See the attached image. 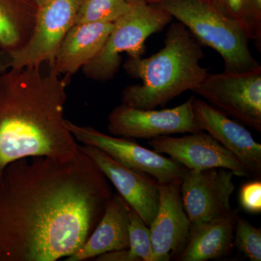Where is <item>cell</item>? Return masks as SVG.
<instances>
[{
    "label": "cell",
    "mask_w": 261,
    "mask_h": 261,
    "mask_svg": "<svg viewBox=\"0 0 261 261\" xmlns=\"http://www.w3.org/2000/svg\"><path fill=\"white\" fill-rule=\"evenodd\" d=\"M250 5L254 20L261 28V0H250Z\"/></svg>",
    "instance_id": "d4e9b609"
},
{
    "label": "cell",
    "mask_w": 261,
    "mask_h": 261,
    "mask_svg": "<svg viewBox=\"0 0 261 261\" xmlns=\"http://www.w3.org/2000/svg\"><path fill=\"white\" fill-rule=\"evenodd\" d=\"M39 7L33 0H0V49L23 47L31 37Z\"/></svg>",
    "instance_id": "ac0fdd59"
},
{
    "label": "cell",
    "mask_w": 261,
    "mask_h": 261,
    "mask_svg": "<svg viewBox=\"0 0 261 261\" xmlns=\"http://www.w3.org/2000/svg\"><path fill=\"white\" fill-rule=\"evenodd\" d=\"M66 85L49 65L0 73V183L19 159H65L78 152L64 116Z\"/></svg>",
    "instance_id": "7a4b0ae2"
},
{
    "label": "cell",
    "mask_w": 261,
    "mask_h": 261,
    "mask_svg": "<svg viewBox=\"0 0 261 261\" xmlns=\"http://www.w3.org/2000/svg\"><path fill=\"white\" fill-rule=\"evenodd\" d=\"M132 6L126 0H82L75 24L113 23Z\"/></svg>",
    "instance_id": "d6986e66"
},
{
    "label": "cell",
    "mask_w": 261,
    "mask_h": 261,
    "mask_svg": "<svg viewBox=\"0 0 261 261\" xmlns=\"http://www.w3.org/2000/svg\"><path fill=\"white\" fill-rule=\"evenodd\" d=\"M128 238V250L134 261H154L149 227L132 208L129 212Z\"/></svg>",
    "instance_id": "44dd1931"
},
{
    "label": "cell",
    "mask_w": 261,
    "mask_h": 261,
    "mask_svg": "<svg viewBox=\"0 0 261 261\" xmlns=\"http://www.w3.org/2000/svg\"><path fill=\"white\" fill-rule=\"evenodd\" d=\"M158 5L183 23L199 42L219 53L224 72L245 73L261 68L250 51L245 29L208 2L174 0Z\"/></svg>",
    "instance_id": "277c9868"
},
{
    "label": "cell",
    "mask_w": 261,
    "mask_h": 261,
    "mask_svg": "<svg viewBox=\"0 0 261 261\" xmlns=\"http://www.w3.org/2000/svg\"><path fill=\"white\" fill-rule=\"evenodd\" d=\"M130 207L118 193L111 196L102 219L87 241L66 261H83L129 247L128 224Z\"/></svg>",
    "instance_id": "9a60e30c"
},
{
    "label": "cell",
    "mask_w": 261,
    "mask_h": 261,
    "mask_svg": "<svg viewBox=\"0 0 261 261\" xmlns=\"http://www.w3.org/2000/svg\"><path fill=\"white\" fill-rule=\"evenodd\" d=\"M148 145L152 150L168 154L187 169L225 168L239 177L250 176L247 168L230 151L202 130L181 137L161 136L152 139Z\"/></svg>",
    "instance_id": "8fae6325"
},
{
    "label": "cell",
    "mask_w": 261,
    "mask_h": 261,
    "mask_svg": "<svg viewBox=\"0 0 261 261\" xmlns=\"http://www.w3.org/2000/svg\"><path fill=\"white\" fill-rule=\"evenodd\" d=\"M240 205L250 214L261 212V181L260 180L247 182L240 192Z\"/></svg>",
    "instance_id": "603a6c76"
},
{
    "label": "cell",
    "mask_w": 261,
    "mask_h": 261,
    "mask_svg": "<svg viewBox=\"0 0 261 261\" xmlns=\"http://www.w3.org/2000/svg\"><path fill=\"white\" fill-rule=\"evenodd\" d=\"M237 216L233 211L219 219L191 224L186 246L176 260L207 261L227 256L233 247Z\"/></svg>",
    "instance_id": "e0dca14e"
},
{
    "label": "cell",
    "mask_w": 261,
    "mask_h": 261,
    "mask_svg": "<svg viewBox=\"0 0 261 261\" xmlns=\"http://www.w3.org/2000/svg\"><path fill=\"white\" fill-rule=\"evenodd\" d=\"M67 125L75 140L101 149L125 167L147 175L161 185L182 179L188 170L171 158L126 138L111 137L92 127L80 126L68 120Z\"/></svg>",
    "instance_id": "ba28073f"
},
{
    "label": "cell",
    "mask_w": 261,
    "mask_h": 261,
    "mask_svg": "<svg viewBox=\"0 0 261 261\" xmlns=\"http://www.w3.org/2000/svg\"><path fill=\"white\" fill-rule=\"evenodd\" d=\"M95 260L98 261H134L130 255L129 250H116V251L108 252L102 254L96 257Z\"/></svg>",
    "instance_id": "cb8c5ba5"
},
{
    "label": "cell",
    "mask_w": 261,
    "mask_h": 261,
    "mask_svg": "<svg viewBox=\"0 0 261 261\" xmlns=\"http://www.w3.org/2000/svg\"><path fill=\"white\" fill-rule=\"evenodd\" d=\"M112 190L79 147L69 159L23 158L0 183V261H56L79 250L102 219Z\"/></svg>",
    "instance_id": "6da1fadb"
},
{
    "label": "cell",
    "mask_w": 261,
    "mask_h": 261,
    "mask_svg": "<svg viewBox=\"0 0 261 261\" xmlns=\"http://www.w3.org/2000/svg\"><path fill=\"white\" fill-rule=\"evenodd\" d=\"M82 0H50L38 10L31 37L20 49H0V73L50 65L67 33L75 24Z\"/></svg>",
    "instance_id": "8992f818"
},
{
    "label": "cell",
    "mask_w": 261,
    "mask_h": 261,
    "mask_svg": "<svg viewBox=\"0 0 261 261\" xmlns=\"http://www.w3.org/2000/svg\"><path fill=\"white\" fill-rule=\"evenodd\" d=\"M79 147L97 165L130 208L150 226L159 209V184L147 175L125 167L97 147L80 144Z\"/></svg>",
    "instance_id": "4fadbf2b"
},
{
    "label": "cell",
    "mask_w": 261,
    "mask_h": 261,
    "mask_svg": "<svg viewBox=\"0 0 261 261\" xmlns=\"http://www.w3.org/2000/svg\"><path fill=\"white\" fill-rule=\"evenodd\" d=\"M181 183L159 184V209L149 226L154 261L170 260L186 246L191 222L182 203Z\"/></svg>",
    "instance_id": "7c38bea8"
},
{
    "label": "cell",
    "mask_w": 261,
    "mask_h": 261,
    "mask_svg": "<svg viewBox=\"0 0 261 261\" xmlns=\"http://www.w3.org/2000/svg\"><path fill=\"white\" fill-rule=\"evenodd\" d=\"M234 174L225 168L188 169L181 179V197L185 212L193 223L219 219L231 214Z\"/></svg>",
    "instance_id": "30bf717a"
},
{
    "label": "cell",
    "mask_w": 261,
    "mask_h": 261,
    "mask_svg": "<svg viewBox=\"0 0 261 261\" xmlns=\"http://www.w3.org/2000/svg\"><path fill=\"white\" fill-rule=\"evenodd\" d=\"M192 111L201 130H206L230 151L247 168L250 176H260L261 145L247 128L202 99L193 97Z\"/></svg>",
    "instance_id": "5bb4252c"
},
{
    "label": "cell",
    "mask_w": 261,
    "mask_h": 261,
    "mask_svg": "<svg viewBox=\"0 0 261 261\" xmlns=\"http://www.w3.org/2000/svg\"><path fill=\"white\" fill-rule=\"evenodd\" d=\"M126 1L130 4H134V3H141V2H146V0H126Z\"/></svg>",
    "instance_id": "83f0119b"
},
{
    "label": "cell",
    "mask_w": 261,
    "mask_h": 261,
    "mask_svg": "<svg viewBox=\"0 0 261 261\" xmlns=\"http://www.w3.org/2000/svg\"><path fill=\"white\" fill-rule=\"evenodd\" d=\"M205 58L200 42L181 22L171 24L164 47L153 56L128 58L124 69L142 81L123 89V104L139 109L163 106L187 91H193L208 72L200 61Z\"/></svg>",
    "instance_id": "3957f363"
},
{
    "label": "cell",
    "mask_w": 261,
    "mask_h": 261,
    "mask_svg": "<svg viewBox=\"0 0 261 261\" xmlns=\"http://www.w3.org/2000/svg\"><path fill=\"white\" fill-rule=\"evenodd\" d=\"M233 246L250 261L261 260V230L240 217L236 218Z\"/></svg>",
    "instance_id": "7402d4cb"
},
{
    "label": "cell",
    "mask_w": 261,
    "mask_h": 261,
    "mask_svg": "<svg viewBox=\"0 0 261 261\" xmlns=\"http://www.w3.org/2000/svg\"><path fill=\"white\" fill-rule=\"evenodd\" d=\"M33 1H34L35 4L39 8V7H42V5L46 4V3L50 1V0H33Z\"/></svg>",
    "instance_id": "4316f807"
},
{
    "label": "cell",
    "mask_w": 261,
    "mask_h": 261,
    "mask_svg": "<svg viewBox=\"0 0 261 261\" xmlns=\"http://www.w3.org/2000/svg\"><path fill=\"white\" fill-rule=\"evenodd\" d=\"M193 97L176 107L161 111L139 109L122 103L110 113L108 130L115 137L151 140L200 132L192 111Z\"/></svg>",
    "instance_id": "9c48e42d"
},
{
    "label": "cell",
    "mask_w": 261,
    "mask_h": 261,
    "mask_svg": "<svg viewBox=\"0 0 261 261\" xmlns=\"http://www.w3.org/2000/svg\"><path fill=\"white\" fill-rule=\"evenodd\" d=\"M172 15L158 4L134 3L129 11L113 22L112 30L101 50L84 65V75L90 80L107 82L119 70L121 54L142 57L145 41L171 23Z\"/></svg>",
    "instance_id": "5b68a950"
},
{
    "label": "cell",
    "mask_w": 261,
    "mask_h": 261,
    "mask_svg": "<svg viewBox=\"0 0 261 261\" xmlns=\"http://www.w3.org/2000/svg\"><path fill=\"white\" fill-rule=\"evenodd\" d=\"M218 11L238 22L250 39L256 41L260 47L261 28L257 27L252 16L250 0H208Z\"/></svg>",
    "instance_id": "ffe728a7"
},
{
    "label": "cell",
    "mask_w": 261,
    "mask_h": 261,
    "mask_svg": "<svg viewBox=\"0 0 261 261\" xmlns=\"http://www.w3.org/2000/svg\"><path fill=\"white\" fill-rule=\"evenodd\" d=\"M192 92L220 112L261 132V68L209 73Z\"/></svg>",
    "instance_id": "52a82bcc"
},
{
    "label": "cell",
    "mask_w": 261,
    "mask_h": 261,
    "mask_svg": "<svg viewBox=\"0 0 261 261\" xmlns=\"http://www.w3.org/2000/svg\"><path fill=\"white\" fill-rule=\"evenodd\" d=\"M113 27V23L74 24L49 65L59 74H74L99 53Z\"/></svg>",
    "instance_id": "2e32d148"
},
{
    "label": "cell",
    "mask_w": 261,
    "mask_h": 261,
    "mask_svg": "<svg viewBox=\"0 0 261 261\" xmlns=\"http://www.w3.org/2000/svg\"><path fill=\"white\" fill-rule=\"evenodd\" d=\"M174 1V0H146L147 3L149 4H158V3H163V2ZM200 1L207 2L208 0H200Z\"/></svg>",
    "instance_id": "484cf974"
}]
</instances>
